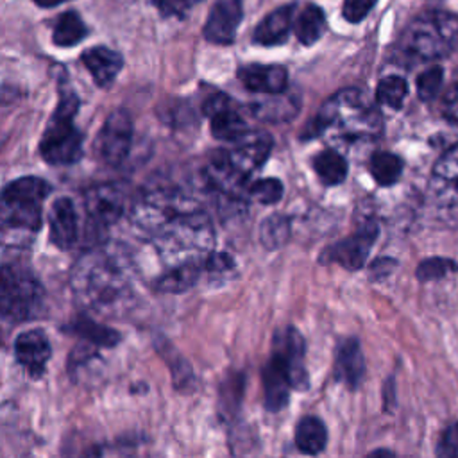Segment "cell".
<instances>
[{"instance_id":"6da1fadb","label":"cell","mask_w":458,"mask_h":458,"mask_svg":"<svg viewBox=\"0 0 458 458\" xmlns=\"http://www.w3.org/2000/svg\"><path fill=\"white\" fill-rule=\"evenodd\" d=\"M70 284L77 304L97 315L120 317L132 301L127 276L107 254L98 250L84 254L73 265Z\"/></svg>"},{"instance_id":"7a4b0ae2","label":"cell","mask_w":458,"mask_h":458,"mask_svg":"<svg viewBox=\"0 0 458 458\" xmlns=\"http://www.w3.org/2000/svg\"><path fill=\"white\" fill-rule=\"evenodd\" d=\"M383 118L374 102L358 88H345L329 97L306 125L302 138L331 131L338 140H374L381 134Z\"/></svg>"},{"instance_id":"3957f363","label":"cell","mask_w":458,"mask_h":458,"mask_svg":"<svg viewBox=\"0 0 458 458\" xmlns=\"http://www.w3.org/2000/svg\"><path fill=\"white\" fill-rule=\"evenodd\" d=\"M50 186L41 177H20L0 191V245L27 247L41 227V208Z\"/></svg>"},{"instance_id":"277c9868","label":"cell","mask_w":458,"mask_h":458,"mask_svg":"<svg viewBox=\"0 0 458 458\" xmlns=\"http://www.w3.org/2000/svg\"><path fill=\"white\" fill-rule=\"evenodd\" d=\"M152 243L168 268L186 261H204L215 245L213 224L209 216L197 208L181 213L154 233Z\"/></svg>"},{"instance_id":"5b68a950","label":"cell","mask_w":458,"mask_h":458,"mask_svg":"<svg viewBox=\"0 0 458 458\" xmlns=\"http://www.w3.org/2000/svg\"><path fill=\"white\" fill-rule=\"evenodd\" d=\"M401 47L419 59H440L458 47V16L445 11H428L406 27Z\"/></svg>"},{"instance_id":"8992f818","label":"cell","mask_w":458,"mask_h":458,"mask_svg":"<svg viewBox=\"0 0 458 458\" xmlns=\"http://www.w3.org/2000/svg\"><path fill=\"white\" fill-rule=\"evenodd\" d=\"M79 111V98L73 91L63 89L57 107L41 136L39 152L50 165L75 163L82 154V132L75 127L73 118Z\"/></svg>"},{"instance_id":"52a82bcc","label":"cell","mask_w":458,"mask_h":458,"mask_svg":"<svg viewBox=\"0 0 458 458\" xmlns=\"http://www.w3.org/2000/svg\"><path fill=\"white\" fill-rule=\"evenodd\" d=\"M43 308V288L36 276L20 265L0 267V318L23 322Z\"/></svg>"},{"instance_id":"ba28073f","label":"cell","mask_w":458,"mask_h":458,"mask_svg":"<svg viewBox=\"0 0 458 458\" xmlns=\"http://www.w3.org/2000/svg\"><path fill=\"white\" fill-rule=\"evenodd\" d=\"M191 197L175 186H152L141 191L131 206V222L150 236L181 213L197 209Z\"/></svg>"},{"instance_id":"9c48e42d","label":"cell","mask_w":458,"mask_h":458,"mask_svg":"<svg viewBox=\"0 0 458 458\" xmlns=\"http://www.w3.org/2000/svg\"><path fill=\"white\" fill-rule=\"evenodd\" d=\"M304 338L295 327H286L276 333L270 358L281 365L290 386L299 392L310 388V377L304 367Z\"/></svg>"},{"instance_id":"30bf717a","label":"cell","mask_w":458,"mask_h":458,"mask_svg":"<svg viewBox=\"0 0 458 458\" xmlns=\"http://www.w3.org/2000/svg\"><path fill=\"white\" fill-rule=\"evenodd\" d=\"M131 143L132 118L125 109H116L107 116L98 132L97 152L104 163L116 166L127 157Z\"/></svg>"},{"instance_id":"8fae6325","label":"cell","mask_w":458,"mask_h":458,"mask_svg":"<svg viewBox=\"0 0 458 458\" xmlns=\"http://www.w3.org/2000/svg\"><path fill=\"white\" fill-rule=\"evenodd\" d=\"M379 236V227L376 222L367 220L358 227L356 233L340 240L333 247H329L320 259L324 261H336L345 270H358L363 267L374 242Z\"/></svg>"},{"instance_id":"7c38bea8","label":"cell","mask_w":458,"mask_h":458,"mask_svg":"<svg viewBox=\"0 0 458 458\" xmlns=\"http://www.w3.org/2000/svg\"><path fill=\"white\" fill-rule=\"evenodd\" d=\"M88 222L95 231H104L123 215L125 195L116 184L93 186L84 193Z\"/></svg>"},{"instance_id":"4fadbf2b","label":"cell","mask_w":458,"mask_h":458,"mask_svg":"<svg viewBox=\"0 0 458 458\" xmlns=\"http://www.w3.org/2000/svg\"><path fill=\"white\" fill-rule=\"evenodd\" d=\"M231 150H224L229 166L245 181L252 172H256L268 157L272 150V138L267 132H247Z\"/></svg>"},{"instance_id":"5bb4252c","label":"cell","mask_w":458,"mask_h":458,"mask_svg":"<svg viewBox=\"0 0 458 458\" xmlns=\"http://www.w3.org/2000/svg\"><path fill=\"white\" fill-rule=\"evenodd\" d=\"M242 16V0H216L206 20L204 38L216 45L233 43Z\"/></svg>"},{"instance_id":"9a60e30c","label":"cell","mask_w":458,"mask_h":458,"mask_svg":"<svg viewBox=\"0 0 458 458\" xmlns=\"http://www.w3.org/2000/svg\"><path fill=\"white\" fill-rule=\"evenodd\" d=\"M14 354L18 363L34 377L45 374L52 349L47 335L41 329L23 331L14 340Z\"/></svg>"},{"instance_id":"2e32d148","label":"cell","mask_w":458,"mask_h":458,"mask_svg":"<svg viewBox=\"0 0 458 458\" xmlns=\"http://www.w3.org/2000/svg\"><path fill=\"white\" fill-rule=\"evenodd\" d=\"M48 234L50 242L61 250H68L75 245L79 238V218L72 199L59 197L50 206Z\"/></svg>"},{"instance_id":"e0dca14e","label":"cell","mask_w":458,"mask_h":458,"mask_svg":"<svg viewBox=\"0 0 458 458\" xmlns=\"http://www.w3.org/2000/svg\"><path fill=\"white\" fill-rule=\"evenodd\" d=\"M240 82L252 93L276 95L288 86V73L279 64H247L238 72Z\"/></svg>"},{"instance_id":"ac0fdd59","label":"cell","mask_w":458,"mask_h":458,"mask_svg":"<svg viewBox=\"0 0 458 458\" xmlns=\"http://www.w3.org/2000/svg\"><path fill=\"white\" fill-rule=\"evenodd\" d=\"M335 377L349 388H358L365 377V358L356 338L338 344L335 354Z\"/></svg>"},{"instance_id":"d6986e66","label":"cell","mask_w":458,"mask_h":458,"mask_svg":"<svg viewBox=\"0 0 458 458\" xmlns=\"http://www.w3.org/2000/svg\"><path fill=\"white\" fill-rule=\"evenodd\" d=\"M295 5H283L267 14L254 30V41L258 45L272 47L286 41L293 25Z\"/></svg>"},{"instance_id":"ffe728a7","label":"cell","mask_w":458,"mask_h":458,"mask_svg":"<svg viewBox=\"0 0 458 458\" xmlns=\"http://www.w3.org/2000/svg\"><path fill=\"white\" fill-rule=\"evenodd\" d=\"M82 63L91 73L97 86L106 88L116 79L118 72L122 70L123 59L116 50H111L107 47H93L82 54Z\"/></svg>"},{"instance_id":"44dd1931","label":"cell","mask_w":458,"mask_h":458,"mask_svg":"<svg viewBox=\"0 0 458 458\" xmlns=\"http://www.w3.org/2000/svg\"><path fill=\"white\" fill-rule=\"evenodd\" d=\"M263 390H265V408L268 411H279L288 404L292 386L281 365L272 358L263 369Z\"/></svg>"},{"instance_id":"7402d4cb","label":"cell","mask_w":458,"mask_h":458,"mask_svg":"<svg viewBox=\"0 0 458 458\" xmlns=\"http://www.w3.org/2000/svg\"><path fill=\"white\" fill-rule=\"evenodd\" d=\"M204 268V261H186L175 267H170L156 283V288L165 293H181L191 288Z\"/></svg>"},{"instance_id":"603a6c76","label":"cell","mask_w":458,"mask_h":458,"mask_svg":"<svg viewBox=\"0 0 458 458\" xmlns=\"http://www.w3.org/2000/svg\"><path fill=\"white\" fill-rule=\"evenodd\" d=\"M250 109H252L254 116L259 120L284 122V120H290L292 116H295V113L299 109V102H297V98H293L292 95H284V91H283V93L268 95L267 100H259V102L252 104Z\"/></svg>"},{"instance_id":"cb8c5ba5","label":"cell","mask_w":458,"mask_h":458,"mask_svg":"<svg viewBox=\"0 0 458 458\" xmlns=\"http://www.w3.org/2000/svg\"><path fill=\"white\" fill-rule=\"evenodd\" d=\"M209 120H211V134L222 141H236L249 132V125L245 118L233 106H227L218 113L211 114Z\"/></svg>"},{"instance_id":"d4e9b609","label":"cell","mask_w":458,"mask_h":458,"mask_svg":"<svg viewBox=\"0 0 458 458\" xmlns=\"http://www.w3.org/2000/svg\"><path fill=\"white\" fill-rule=\"evenodd\" d=\"M327 442V431L320 419L304 417L295 429V445L304 454H318Z\"/></svg>"},{"instance_id":"484cf974","label":"cell","mask_w":458,"mask_h":458,"mask_svg":"<svg viewBox=\"0 0 458 458\" xmlns=\"http://www.w3.org/2000/svg\"><path fill=\"white\" fill-rule=\"evenodd\" d=\"M313 170L326 186H336L347 177V161L336 150H322L313 157Z\"/></svg>"},{"instance_id":"4316f807","label":"cell","mask_w":458,"mask_h":458,"mask_svg":"<svg viewBox=\"0 0 458 458\" xmlns=\"http://www.w3.org/2000/svg\"><path fill=\"white\" fill-rule=\"evenodd\" d=\"M292 27L302 45H313L324 32V13L315 4H310L297 14Z\"/></svg>"},{"instance_id":"83f0119b","label":"cell","mask_w":458,"mask_h":458,"mask_svg":"<svg viewBox=\"0 0 458 458\" xmlns=\"http://www.w3.org/2000/svg\"><path fill=\"white\" fill-rule=\"evenodd\" d=\"M88 34V27L75 11L63 13L54 27V43L57 47H73Z\"/></svg>"},{"instance_id":"f1b7e54d","label":"cell","mask_w":458,"mask_h":458,"mask_svg":"<svg viewBox=\"0 0 458 458\" xmlns=\"http://www.w3.org/2000/svg\"><path fill=\"white\" fill-rule=\"evenodd\" d=\"M369 168L379 186H392L403 174V159L394 152L379 150L372 154Z\"/></svg>"},{"instance_id":"f546056e","label":"cell","mask_w":458,"mask_h":458,"mask_svg":"<svg viewBox=\"0 0 458 458\" xmlns=\"http://www.w3.org/2000/svg\"><path fill=\"white\" fill-rule=\"evenodd\" d=\"M292 233V222L286 215L274 213L268 218H265L259 225V242L265 249L276 250L283 247Z\"/></svg>"},{"instance_id":"4dcf8cb0","label":"cell","mask_w":458,"mask_h":458,"mask_svg":"<svg viewBox=\"0 0 458 458\" xmlns=\"http://www.w3.org/2000/svg\"><path fill=\"white\" fill-rule=\"evenodd\" d=\"M72 333L79 335L81 338H84L89 344H97V345H116L120 342V335L114 329H109L88 317H82L79 320H75L72 324Z\"/></svg>"},{"instance_id":"1f68e13d","label":"cell","mask_w":458,"mask_h":458,"mask_svg":"<svg viewBox=\"0 0 458 458\" xmlns=\"http://www.w3.org/2000/svg\"><path fill=\"white\" fill-rule=\"evenodd\" d=\"M408 95V84L399 75H386L377 82L376 98L379 104L390 109H401Z\"/></svg>"},{"instance_id":"d6a6232c","label":"cell","mask_w":458,"mask_h":458,"mask_svg":"<svg viewBox=\"0 0 458 458\" xmlns=\"http://www.w3.org/2000/svg\"><path fill=\"white\" fill-rule=\"evenodd\" d=\"M249 195L259 204H276L283 197V182L274 177L258 179L249 184Z\"/></svg>"},{"instance_id":"836d02e7","label":"cell","mask_w":458,"mask_h":458,"mask_svg":"<svg viewBox=\"0 0 458 458\" xmlns=\"http://www.w3.org/2000/svg\"><path fill=\"white\" fill-rule=\"evenodd\" d=\"M458 265L447 258H428L419 263L417 267V279L419 281H433L454 272Z\"/></svg>"},{"instance_id":"e575fe53","label":"cell","mask_w":458,"mask_h":458,"mask_svg":"<svg viewBox=\"0 0 458 458\" xmlns=\"http://www.w3.org/2000/svg\"><path fill=\"white\" fill-rule=\"evenodd\" d=\"M444 81V70L440 66H431L428 70H424L419 77H417V93L419 98L424 102H429L435 98V95L438 93L440 86Z\"/></svg>"},{"instance_id":"d590c367","label":"cell","mask_w":458,"mask_h":458,"mask_svg":"<svg viewBox=\"0 0 458 458\" xmlns=\"http://www.w3.org/2000/svg\"><path fill=\"white\" fill-rule=\"evenodd\" d=\"M437 179L449 182V184H458V145L451 147L442 157L435 163L433 168Z\"/></svg>"},{"instance_id":"8d00e7d4","label":"cell","mask_w":458,"mask_h":458,"mask_svg":"<svg viewBox=\"0 0 458 458\" xmlns=\"http://www.w3.org/2000/svg\"><path fill=\"white\" fill-rule=\"evenodd\" d=\"M243 390V377L242 376H233L229 377V381L224 383V386L220 388V401H222V408L225 413H234L238 410L240 404V394Z\"/></svg>"},{"instance_id":"74e56055","label":"cell","mask_w":458,"mask_h":458,"mask_svg":"<svg viewBox=\"0 0 458 458\" xmlns=\"http://www.w3.org/2000/svg\"><path fill=\"white\" fill-rule=\"evenodd\" d=\"M377 0H344L342 5V14L347 21L358 23L361 21L376 5Z\"/></svg>"},{"instance_id":"f35d334b","label":"cell","mask_w":458,"mask_h":458,"mask_svg":"<svg viewBox=\"0 0 458 458\" xmlns=\"http://www.w3.org/2000/svg\"><path fill=\"white\" fill-rule=\"evenodd\" d=\"M437 454L440 458H456L458 456V422H453L442 433L440 442L437 445Z\"/></svg>"},{"instance_id":"ab89813d","label":"cell","mask_w":458,"mask_h":458,"mask_svg":"<svg viewBox=\"0 0 458 458\" xmlns=\"http://www.w3.org/2000/svg\"><path fill=\"white\" fill-rule=\"evenodd\" d=\"M204 268L209 274H225L234 268V261L227 252H209L204 259Z\"/></svg>"},{"instance_id":"60d3db41","label":"cell","mask_w":458,"mask_h":458,"mask_svg":"<svg viewBox=\"0 0 458 458\" xmlns=\"http://www.w3.org/2000/svg\"><path fill=\"white\" fill-rule=\"evenodd\" d=\"M156 9L166 18H182L190 9V0H152Z\"/></svg>"},{"instance_id":"b9f144b4","label":"cell","mask_w":458,"mask_h":458,"mask_svg":"<svg viewBox=\"0 0 458 458\" xmlns=\"http://www.w3.org/2000/svg\"><path fill=\"white\" fill-rule=\"evenodd\" d=\"M438 204L444 209V213L449 216V220L458 224V184H451V190L444 191L438 197Z\"/></svg>"},{"instance_id":"7bdbcfd3","label":"cell","mask_w":458,"mask_h":458,"mask_svg":"<svg viewBox=\"0 0 458 458\" xmlns=\"http://www.w3.org/2000/svg\"><path fill=\"white\" fill-rule=\"evenodd\" d=\"M231 106V98L225 93H213L211 97H208L202 104V113L206 116H211L215 113H218L220 109Z\"/></svg>"},{"instance_id":"ee69618b","label":"cell","mask_w":458,"mask_h":458,"mask_svg":"<svg viewBox=\"0 0 458 458\" xmlns=\"http://www.w3.org/2000/svg\"><path fill=\"white\" fill-rule=\"evenodd\" d=\"M444 113L453 123L458 125V82L444 97Z\"/></svg>"},{"instance_id":"f6af8a7d","label":"cell","mask_w":458,"mask_h":458,"mask_svg":"<svg viewBox=\"0 0 458 458\" xmlns=\"http://www.w3.org/2000/svg\"><path fill=\"white\" fill-rule=\"evenodd\" d=\"M395 267V261L390 258H381L377 261L372 263L370 267V276L376 279H383L385 276H388L392 272V268Z\"/></svg>"},{"instance_id":"bcb514c9","label":"cell","mask_w":458,"mask_h":458,"mask_svg":"<svg viewBox=\"0 0 458 458\" xmlns=\"http://www.w3.org/2000/svg\"><path fill=\"white\" fill-rule=\"evenodd\" d=\"M32 2L38 4V5L43 7V9H50V7L61 5V4H64V2H68V0H32Z\"/></svg>"},{"instance_id":"7dc6e473","label":"cell","mask_w":458,"mask_h":458,"mask_svg":"<svg viewBox=\"0 0 458 458\" xmlns=\"http://www.w3.org/2000/svg\"><path fill=\"white\" fill-rule=\"evenodd\" d=\"M370 454H376V456H383V454H386V456H392L394 453H392V451H383V449H377V451H374V453H370Z\"/></svg>"},{"instance_id":"c3c4849f","label":"cell","mask_w":458,"mask_h":458,"mask_svg":"<svg viewBox=\"0 0 458 458\" xmlns=\"http://www.w3.org/2000/svg\"><path fill=\"white\" fill-rule=\"evenodd\" d=\"M0 342H2V333H0Z\"/></svg>"}]
</instances>
